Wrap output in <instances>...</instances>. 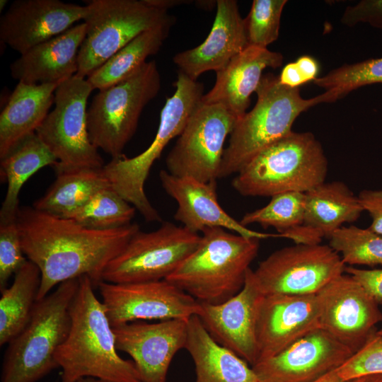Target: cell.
Wrapping results in <instances>:
<instances>
[{
    "label": "cell",
    "instance_id": "6da1fadb",
    "mask_svg": "<svg viewBox=\"0 0 382 382\" xmlns=\"http://www.w3.org/2000/svg\"><path fill=\"white\" fill-rule=\"evenodd\" d=\"M16 222L24 254L40 270L37 300L59 284L82 276L97 288L108 265L140 230L132 223L110 230L91 229L33 207H21Z\"/></svg>",
    "mask_w": 382,
    "mask_h": 382
},
{
    "label": "cell",
    "instance_id": "7a4b0ae2",
    "mask_svg": "<svg viewBox=\"0 0 382 382\" xmlns=\"http://www.w3.org/2000/svg\"><path fill=\"white\" fill-rule=\"evenodd\" d=\"M95 288L88 277H79L70 306V330L55 354L62 369L60 382L87 377L100 382H142L134 361L117 353L112 327Z\"/></svg>",
    "mask_w": 382,
    "mask_h": 382
},
{
    "label": "cell",
    "instance_id": "3957f363",
    "mask_svg": "<svg viewBox=\"0 0 382 382\" xmlns=\"http://www.w3.org/2000/svg\"><path fill=\"white\" fill-rule=\"evenodd\" d=\"M260 240L207 228L197 248L165 279L199 302L221 303L243 287Z\"/></svg>",
    "mask_w": 382,
    "mask_h": 382
},
{
    "label": "cell",
    "instance_id": "277c9868",
    "mask_svg": "<svg viewBox=\"0 0 382 382\" xmlns=\"http://www.w3.org/2000/svg\"><path fill=\"white\" fill-rule=\"evenodd\" d=\"M254 108L237 119L225 148L219 178L238 173L261 151L292 132L299 115L324 103L323 93L305 99L299 88L283 86L279 76L262 75Z\"/></svg>",
    "mask_w": 382,
    "mask_h": 382
},
{
    "label": "cell",
    "instance_id": "5b68a950",
    "mask_svg": "<svg viewBox=\"0 0 382 382\" xmlns=\"http://www.w3.org/2000/svg\"><path fill=\"white\" fill-rule=\"evenodd\" d=\"M328 162L311 132H292L257 154L232 180L245 197L306 193L324 183Z\"/></svg>",
    "mask_w": 382,
    "mask_h": 382
},
{
    "label": "cell",
    "instance_id": "8992f818",
    "mask_svg": "<svg viewBox=\"0 0 382 382\" xmlns=\"http://www.w3.org/2000/svg\"><path fill=\"white\" fill-rule=\"evenodd\" d=\"M79 285V278L65 281L36 301L27 325L8 343L1 382H37L59 367L55 354L68 336Z\"/></svg>",
    "mask_w": 382,
    "mask_h": 382
},
{
    "label": "cell",
    "instance_id": "52a82bcc",
    "mask_svg": "<svg viewBox=\"0 0 382 382\" xmlns=\"http://www.w3.org/2000/svg\"><path fill=\"white\" fill-rule=\"evenodd\" d=\"M175 87V91L167 98L161 111L158 128L149 146L132 158L122 154L112 158L103 168L112 187L147 221H162L144 190L150 170L170 141L180 135L204 96L202 83L180 71Z\"/></svg>",
    "mask_w": 382,
    "mask_h": 382
},
{
    "label": "cell",
    "instance_id": "ba28073f",
    "mask_svg": "<svg viewBox=\"0 0 382 382\" xmlns=\"http://www.w3.org/2000/svg\"><path fill=\"white\" fill-rule=\"evenodd\" d=\"M161 76L155 61L145 62L120 82L99 90L87 110L91 143L112 158L123 154L144 107L158 94Z\"/></svg>",
    "mask_w": 382,
    "mask_h": 382
},
{
    "label": "cell",
    "instance_id": "9c48e42d",
    "mask_svg": "<svg viewBox=\"0 0 382 382\" xmlns=\"http://www.w3.org/2000/svg\"><path fill=\"white\" fill-rule=\"evenodd\" d=\"M86 6V35L76 74L84 79L141 33L175 21L168 11L149 6L141 0H92Z\"/></svg>",
    "mask_w": 382,
    "mask_h": 382
},
{
    "label": "cell",
    "instance_id": "30bf717a",
    "mask_svg": "<svg viewBox=\"0 0 382 382\" xmlns=\"http://www.w3.org/2000/svg\"><path fill=\"white\" fill-rule=\"evenodd\" d=\"M94 90L87 79L74 75L54 92V108L35 133L57 160V174L82 168L100 169L104 161L87 129V100Z\"/></svg>",
    "mask_w": 382,
    "mask_h": 382
},
{
    "label": "cell",
    "instance_id": "8fae6325",
    "mask_svg": "<svg viewBox=\"0 0 382 382\" xmlns=\"http://www.w3.org/2000/svg\"><path fill=\"white\" fill-rule=\"evenodd\" d=\"M201 236L163 223L151 232L137 231L105 269L103 281L130 283L166 279L197 248Z\"/></svg>",
    "mask_w": 382,
    "mask_h": 382
},
{
    "label": "cell",
    "instance_id": "7c38bea8",
    "mask_svg": "<svg viewBox=\"0 0 382 382\" xmlns=\"http://www.w3.org/2000/svg\"><path fill=\"white\" fill-rule=\"evenodd\" d=\"M346 266L329 245L295 244L270 254L253 274L263 294L309 295L345 273Z\"/></svg>",
    "mask_w": 382,
    "mask_h": 382
},
{
    "label": "cell",
    "instance_id": "4fadbf2b",
    "mask_svg": "<svg viewBox=\"0 0 382 382\" xmlns=\"http://www.w3.org/2000/svg\"><path fill=\"white\" fill-rule=\"evenodd\" d=\"M236 120L224 106L201 102L166 158L167 171L202 182L219 179L225 141Z\"/></svg>",
    "mask_w": 382,
    "mask_h": 382
},
{
    "label": "cell",
    "instance_id": "5bb4252c",
    "mask_svg": "<svg viewBox=\"0 0 382 382\" xmlns=\"http://www.w3.org/2000/svg\"><path fill=\"white\" fill-rule=\"evenodd\" d=\"M98 289L112 327L135 321L189 319L199 313L198 301L166 279L110 283Z\"/></svg>",
    "mask_w": 382,
    "mask_h": 382
},
{
    "label": "cell",
    "instance_id": "9a60e30c",
    "mask_svg": "<svg viewBox=\"0 0 382 382\" xmlns=\"http://www.w3.org/2000/svg\"><path fill=\"white\" fill-rule=\"evenodd\" d=\"M320 328L338 341L358 351L382 320L378 303L348 274H342L317 294Z\"/></svg>",
    "mask_w": 382,
    "mask_h": 382
},
{
    "label": "cell",
    "instance_id": "2e32d148",
    "mask_svg": "<svg viewBox=\"0 0 382 382\" xmlns=\"http://www.w3.org/2000/svg\"><path fill=\"white\" fill-rule=\"evenodd\" d=\"M354 353L318 328L252 368L260 382H313L337 370Z\"/></svg>",
    "mask_w": 382,
    "mask_h": 382
},
{
    "label": "cell",
    "instance_id": "e0dca14e",
    "mask_svg": "<svg viewBox=\"0 0 382 382\" xmlns=\"http://www.w3.org/2000/svg\"><path fill=\"white\" fill-rule=\"evenodd\" d=\"M187 321H135L112 327L117 349L132 358L142 382H166L172 359L185 347Z\"/></svg>",
    "mask_w": 382,
    "mask_h": 382
},
{
    "label": "cell",
    "instance_id": "ac0fdd59",
    "mask_svg": "<svg viewBox=\"0 0 382 382\" xmlns=\"http://www.w3.org/2000/svg\"><path fill=\"white\" fill-rule=\"evenodd\" d=\"M262 293L248 270L242 289L218 304L199 302L197 316L210 336L253 366L257 361L256 320Z\"/></svg>",
    "mask_w": 382,
    "mask_h": 382
},
{
    "label": "cell",
    "instance_id": "d6986e66",
    "mask_svg": "<svg viewBox=\"0 0 382 382\" xmlns=\"http://www.w3.org/2000/svg\"><path fill=\"white\" fill-rule=\"evenodd\" d=\"M317 294H262L257 312V362L270 358L320 328ZM256 363V364H257Z\"/></svg>",
    "mask_w": 382,
    "mask_h": 382
},
{
    "label": "cell",
    "instance_id": "ffe728a7",
    "mask_svg": "<svg viewBox=\"0 0 382 382\" xmlns=\"http://www.w3.org/2000/svg\"><path fill=\"white\" fill-rule=\"evenodd\" d=\"M86 6L59 0H16L1 16L0 40L23 54L83 20Z\"/></svg>",
    "mask_w": 382,
    "mask_h": 382
},
{
    "label": "cell",
    "instance_id": "44dd1931",
    "mask_svg": "<svg viewBox=\"0 0 382 382\" xmlns=\"http://www.w3.org/2000/svg\"><path fill=\"white\" fill-rule=\"evenodd\" d=\"M165 192L177 204L176 221L188 230L199 233L207 228H222L248 238L265 239L280 237L255 231L243 226L221 207L216 194V180L202 182L191 177L175 176L166 170L159 173Z\"/></svg>",
    "mask_w": 382,
    "mask_h": 382
},
{
    "label": "cell",
    "instance_id": "7402d4cb",
    "mask_svg": "<svg viewBox=\"0 0 382 382\" xmlns=\"http://www.w3.org/2000/svg\"><path fill=\"white\" fill-rule=\"evenodd\" d=\"M248 46L245 20L235 0L216 1V13L205 40L173 59L179 71L193 80L208 71L223 69Z\"/></svg>",
    "mask_w": 382,
    "mask_h": 382
},
{
    "label": "cell",
    "instance_id": "603a6c76",
    "mask_svg": "<svg viewBox=\"0 0 382 382\" xmlns=\"http://www.w3.org/2000/svg\"><path fill=\"white\" fill-rule=\"evenodd\" d=\"M303 224L286 235L295 244H320L364 211L358 196L341 181L323 183L305 193Z\"/></svg>",
    "mask_w": 382,
    "mask_h": 382
},
{
    "label": "cell",
    "instance_id": "cb8c5ba5",
    "mask_svg": "<svg viewBox=\"0 0 382 382\" xmlns=\"http://www.w3.org/2000/svg\"><path fill=\"white\" fill-rule=\"evenodd\" d=\"M283 55L265 47L248 45L234 57L221 70L216 72L213 88L204 94V104L224 106L237 119L242 117L250 105V96L256 92L267 67H279Z\"/></svg>",
    "mask_w": 382,
    "mask_h": 382
},
{
    "label": "cell",
    "instance_id": "d4e9b609",
    "mask_svg": "<svg viewBox=\"0 0 382 382\" xmlns=\"http://www.w3.org/2000/svg\"><path fill=\"white\" fill-rule=\"evenodd\" d=\"M86 24L32 47L10 65L11 76L30 84L61 83L76 74L78 55L86 35Z\"/></svg>",
    "mask_w": 382,
    "mask_h": 382
},
{
    "label": "cell",
    "instance_id": "484cf974",
    "mask_svg": "<svg viewBox=\"0 0 382 382\" xmlns=\"http://www.w3.org/2000/svg\"><path fill=\"white\" fill-rule=\"evenodd\" d=\"M195 368V382H260L251 366L216 342L197 316L187 321L185 347Z\"/></svg>",
    "mask_w": 382,
    "mask_h": 382
},
{
    "label": "cell",
    "instance_id": "4316f807",
    "mask_svg": "<svg viewBox=\"0 0 382 382\" xmlns=\"http://www.w3.org/2000/svg\"><path fill=\"white\" fill-rule=\"evenodd\" d=\"M59 83L18 82L0 115V158L16 141L35 132L50 112Z\"/></svg>",
    "mask_w": 382,
    "mask_h": 382
},
{
    "label": "cell",
    "instance_id": "83f0119b",
    "mask_svg": "<svg viewBox=\"0 0 382 382\" xmlns=\"http://www.w3.org/2000/svg\"><path fill=\"white\" fill-rule=\"evenodd\" d=\"M1 159V180L7 190L0 210V222L16 221L19 193L24 183L40 169L54 166L57 160L37 134H30L12 145Z\"/></svg>",
    "mask_w": 382,
    "mask_h": 382
},
{
    "label": "cell",
    "instance_id": "f1b7e54d",
    "mask_svg": "<svg viewBox=\"0 0 382 382\" xmlns=\"http://www.w3.org/2000/svg\"><path fill=\"white\" fill-rule=\"evenodd\" d=\"M110 185L103 168L59 173L47 192L33 207L57 217L72 219L98 191Z\"/></svg>",
    "mask_w": 382,
    "mask_h": 382
},
{
    "label": "cell",
    "instance_id": "f546056e",
    "mask_svg": "<svg viewBox=\"0 0 382 382\" xmlns=\"http://www.w3.org/2000/svg\"><path fill=\"white\" fill-rule=\"evenodd\" d=\"M41 282V273L28 260L16 273L10 286L1 291L0 346L10 342L28 323Z\"/></svg>",
    "mask_w": 382,
    "mask_h": 382
},
{
    "label": "cell",
    "instance_id": "4dcf8cb0",
    "mask_svg": "<svg viewBox=\"0 0 382 382\" xmlns=\"http://www.w3.org/2000/svg\"><path fill=\"white\" fill-rule=\"evenodd\" d=\"M173 23H164L141 33L116 52L87 78L93 88L111 86L135 72L148 57L159 51Z\"/></svg>",
    "mask_w": 382,
    "mask_h": 382
},
{
    "label": "cell",
    "instance_id": "1f68e13d",
    "mask_svg": "<svg viewBox=\"0 0 382 382\" xmlns=\"http://www.w3.org/2000/svg\"><path fill=\"white\" fill-rule=\"evenodd\" d=\"M305 199L303 192L275 195L267 205L245 214L240 223L245 227L250 224H258L265 228L272 227L280 237L286 238L289 233L303 224Z\"/></svg>",
    "mask_w": 382,
    "mask_h": 382
},
{
    "label": "cell",
    "instance_id": "d6a6232c",
    "mask_svg": "<svg viewBox=\"0 0 382 382\" xmlns=\"http://www.w3.org/2000/svg\"><path fill=\"white\" fill-rule=\"evenodd\" d=\"M136 209L111 185L98 191L72 219L95 230H110L131 224Z\"/></svg>",
    "mask_w": 382,
    "mask_h": 382
},
{
    "label": "cell",
    "instance_id": "836d02e7",
    "mask_svg": "<svg viewBox=\"0 0 382 382\" xmlns=\"http://www.w3.org/2000/svg\"><path fill=\"white\" fill-rule=\"evenodd\" d=\"M313 82L325 90V103L335 102L360 87L382 83V57L344 64Z\"/></svg>",
    "mask_w": 382,
    "mask_h": 382
},
{
    "label": "cell",
    "instance_id": "e575fe53",
    "mask_svg": "<svg viewBox=\"0 0 382 382\" xmlns=\"http://www.w3.org/2000/svg\"><path fill=\"white\" fill-rule=\"evenodd\" d=\"M329 245L347 265H382V236L355 226L340 228L329 238Z\"/></svg>",
    "mask_w": 382,
    "mask_h": 382
},
{
    "label": "cell",
    "instance_id": "d590c367",
    "mask_svg": "<svg viewBox=\"0 0 382 382\" xmlns=\"http://www.w3.org/2000/svg\"><path fill=\"white\" fill-rule=\"evenodd\" d=\"M286 0H254L244 18L248 45L265 47L277 40Z\"/></svg>",
    "mask_w": 382,
    "mask_h": 382
},
{
    "label": "cell",
    "instance_id": "8d00e7d4",
    "mask_svg": "<svg viewBox=\"0 0 382 382\" xmlns=\"http://www.w3.org/2000/svg\"><path fill=\"white\" fill-rule=\"evenodd\" d=\"M336 371L346 381L368 375L382 374V335L374 332Z\"/></svg>",
    "mask_w": 382,
    "mask_h": 382
},
{
    "label": "cell",
    "instance_id": "74e56055",
    "mask_svg": "<svg viewBox=\"0 0 382 382\" xmlns=\"http://www.w3.org/2000/svg\"><path fill=\"white\" fill-rule=\"evenodd\" d=\"M27 261L16 221L0 222V291Z\"/></svg>",
    "mask_w": 382,
    "mask_h": 382
},
{
    "label": "cell",
    "instance_id": "f35d334b",
    "mask_svg": "<svg viewBox=\"0 0 382 382\" xmlns=\"http://www.w3.org/2000/svg\"><path fill=\"white\" fill-rule=\"evenodd\" d=\"M341 22L347 26L359 23L382 28V0H362L354 6L346 8Z\"/></svg>",
    "mask_w": 382,
    "mask_h": 382
},
{
    "label": "cell",
    "instance_id": "ab89813d",
    "mask_svg": "<svg viewBox=\"0 0 382 382\" xmlns=\"http://www.w3.org/2000/svg\"><path fill=\"white\" fill-rule=\"evenodd\" d=\"M345 272L358 282L378 303H382V269L364 270L347 265Z\"/></svg>",
    "mask_w": 382,
    "mask_h": 382
},
{
    "label": "cell",
    "instance_id": "60d3db41",
    "mask_svg": "<svg viewBox=\"0 0 382 382\" xmlns=\"http://www.w3.org/2000/svg\"><path fill=\"white\" fill-rule=\"evenodd\" d=\"M358 197L364 211L371 218L369 228L382 236V190H364Z\"/></svg>",
    "mask_w": 382,
    "mask_h": 382
},
{
    "label": "cell",
    "instance_id": "b9f144b4",
    "mask_svg": "<svg viewBox=\"0 0 382 382\" xmlns=\"http://www.w3.org/2000/svg\"><path fill=\"white\" fill-rule=\"evenodd\" d=\"M279 81L283 86L292 88H299L301 85L307 83L296 62L284 66L279 76Z\"/></svg>",
    "mask_w": 382,
    "mask_h": 382
},
{
    "label": "cell",
    "instance_id": "7bdbcfd3",
    "mask_svg": "<svg viewBox=\"0 0 382 382\" xmlns=\"http://www.w3.org/2000/svg\"><path fill=\"white\" fill-rule=\"evenodd\" d=\"M296 63L307 82L313 81L317 78L319 66L313 57L303 55L298 58Z\"/></svg>",
    "mask_w": 382,
    "mask_h": 382
},
{
    "label": "cell",
    "instance_id": "ee69618b",
    "mask_svg": "<svg viewBox=\"0 0 382 382\" xmlns=\"http://www.w3.org/2000/svg\"><path fill=\"white\" fill-rule=\"evenodd\" d=\"M141 1L149 6L165 11L179 5L192 2L186 0H141Z\"/></svg>",
    "mask_w": 382,
    "mask_h": 382
},
{
    "label": "cell",
    "instance_id": "f6af8a7d",
    "mask_svg": "<svg viewBox=\"0 0 382 382\" xmlns=\"http://www.w3.org/2000/svg\"><path fill=\"white\" fill-rule=\"evenodd\" d=\"M313 382H348L342 379L336 370L331 371Z\"/></svg>",
    "mask_w": 382,
    "mask_h": 382
},
{
    "label": "cell",
    "instance_id": "bcb514c9",
    "mask_svg": "<svg viewBox=\"0 0 382 382\" xmlns=\"http://www.w3.org/2000/svg\"><path fill=\"white\" fill-rule=\"evenodd\" d=\"M348 382H382V374L368 375L356 378Z\"/></svg>",
    "mask_w": 382,
    "mask_h": 382
},
{
    "label": "cell",
    "instance_id": "7dc6e473",
    "mask_svg": "<svg viewBox=\"0 0 382 382\" xmlns=\"http://www.w3.org/2000/svg\"><path fill=\"white\" fill-rule=\"evenodd\" d=\"M77 382H100L98 380L94 378H83L80 380H79Z\"/></svg>",
    "mask_w": 382,
    "mask_h": 382
},
{
    "label": "cell",
    "instance_id": "c3c4849f",
    "mask_svg": "<svg viewBox=\"0 0 382 382\" xmlns=\"http://www.w3.org/2000/svg\"><path fill=\"white\" fill-rule=\"evenodd\" d=\"M7 3H8L7 0H1L0 1V11H1L4 9L6 5L7 4Z\"/></svg>",
    "mask_w": 382,
    "mask_h": 382
},
{
    "label": "cell",
    "instance_id": "681fc988",
    "mask_svg": "<svg viewBox=\"0 0 382 382\" xmlns=\"http://www.w3.org/2000/svg\"><path fill=\"white\" fill-rule=\"evenodd\" d=\"M376 332L378 335H382V328L380 330H378V332Z\"/></svg>",
    "mask_w": 382,
    "mask_h": 382
}]
</instances>
